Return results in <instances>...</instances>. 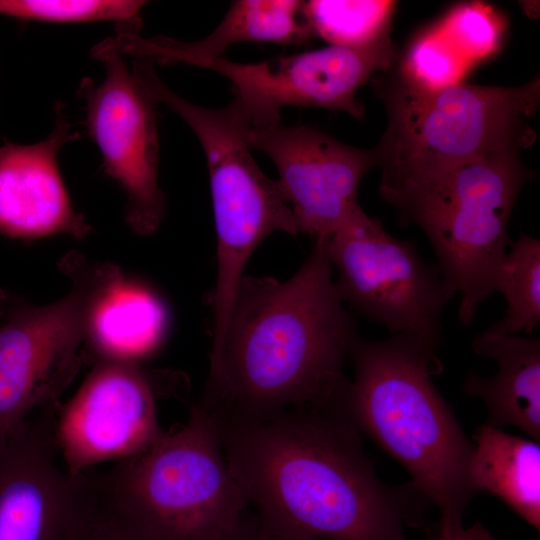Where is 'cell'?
Masks as SVG:
<instances>
[{
  "label": "cell",
  "instance_id": "8992f818",
  "mask_svg": "<svg viewBox=\"0 0 540 540\" xmlns=\"http://www.w3.org/2000/svg\"><path fill=\"white\" fill-rule=\"evenodd\" d=\"M99 475L144 540H230L249 508L215 419L198 404L179 429Z\"/></svg>",
  "mask_w": 540,
  "mask_h": 540
},
{
  "label": "cell",
  "instance_id": "603a6c76",
  "mask_svg": "<svg viewBox=\"0 0 540 540\" xmlns=\"http://www.w3.org/2000/svg\"><path fill=\"white\" fill-rule=\"evenodd\" d=\"M398 64L396 72L409 84L423 89H440L462 82L470 63L442 30L437 29L417 37Z\"/></svg>",
  "mask_w": 540,
  "mask_h": 540
},
{
  "label": "cell",
  "instance_id": "ac0fdd59",
  "mask_svg": "<svg viewBox=\"0 0 540 540\" xmlns=\"http://www.w3.org/2000/svg\"><path fill=\"white\" fill-rule=\"evenodd\" d=\"M166 327V310L158 296L121 273L91 312L86 356L139 363L157 349Z\"/></svg>",
  "mask_w": 540,
  "mask_h": 540
},
{
  "label": "cell",
  "instance_id": "52a82bcc",
  "mask_svg": "<svg viewBox=\"0 0 540 540\" xmlns=\"http://www.w3.org/2000/svg\"><path fill=\"white\" fill-rule=\"evenodd\" d=\"M147 91L194 132L205 154L217 237V274L208 304L217 322L227 319L245 265L268 235H297L292 210L277 180L260 169L247 142L249 123L232 103L222 108L190 102L170 88L155 70L143 76Z\"/></svg>",
  "mask_w": 540,
  "mask_h": 540
},
{
  "label": "cell",
  "instance_id": "9a60e30c",
  "mask_svg": "<svg viewBox=\"0 0 540 540\" xmlns=\"http://www.w3.org/2000/svg\"><path fill=\"white\" fill-rule=\"evenodd\" d=\"M79 136L58 102L54 127L44 140L0 146L1 234L20 239L57 234L83 238L91 231L74 209L57 161L61 148Z\"/></svg>",
  "mask_w": 540,
  "mask_h": 540
},
{
  "label": "cell",
  "instance_id": "484cf974",
  "mask_svg": "<svg viewBox=\"0 0 540 540\" xmlns=\"http://www.w3.org/2000/svg\"><path fill=\"white\" fill-rule=\"evenodd\" d=\"M230 540H293L276 535L266 529L256 515L247 510Z\"/></svg>",
  "mask_w": 540,
  "mask_h": 540
},
{
  "label": "cell",
  "instance_id": "6da1fadb",
  "mask_svg": "<svg viewBox=\"0 0 540 540\" xmlns=\"http://www.w3.org/2000/svg\"><path fill=\"white\" fill-rule=\"evenodd\" d=\"M218 425V424H217ZM228 467L260 523L293 540H407L429 503L376 474L346 394L248 423L218 425Z\"/></svg>",
  "mask_w": 540,
  "mask_h": 540
},
{
  "label": "cell",
  "instance_id": "4316f807",
  "mask_svg": "<svg viewBox=\"0 0 540 540\" xmlns=\"http://www.w3.org/2000/svg\"><path fill=\"white\" fill-rule=\"evenodd\" d=\"M436 540H497L480 522L465 528L463 524L439 527Z\"/></svg>",
  "mask_w": 540,
  "mask_h": 540
},
{
  "label": "cell",
  "instance_id": "7a4b0ae2",
  "mask_svg": "<svg viewBox=\"0 0 540 540\" xmlns=\"http://www.w3.org/2000/svg\"><path fill=\"white\" fill-rule=\"evenodd\" d=\"M324 241L287 281L243 276L225 330L211 347L198 405L218 425L248 423L343 397L344 365L359 337Z\"/></svg>",
  "mask_w": 540,
  "mask_h": 540
},
{
  "label": "cell",
  "instance_id": "30bf717a",
  "mask_svg": "<svg viewBox=\"0 0 540 540\" xmlns=\"http://www.w3.org/2000/svg\"><path fill=\"white\" fill-rule=\"evenodd\" d=\"M91 55L103 65L105 75L100 83L85 77L79 84L85 125L106 174L125 194L127 224L136 233L149 235L165 212L159 186L157 102L128 68L114 38L96 44Z\"/></svg>",
  "mask_w": 540,
  "mask_h": 540
},
{
  "label": "cell",
  "instance_id": "277c9868",
  "mask_svg": "<svg viewBox=\"0 0 540 540\" xmlns=\"http://www.w3.org/2000/svg\"><path fill=\"white\" fill-rule=\"evenodd\" d=\"M394 70V69H393ZM393 70L372 79L387 127L374 148L379 190L431 178L503 149H526L540 102V78L513 86L459 82L423 89Z\"/></svg>",
  "mask_w": 540,
  "mask_h": 540
},
{
  "label": "cell",
  "instance_id": "d6986e66",
  "mask_svg": "<svg viewBox=\"0 0 540 540\" xmlns=\"http://www.w3.org/2000/svg\"><path fill=\"white\" fill-rule=\"evenodd\" d=\"M470 479L477 493L499 498L540 529V445L484 423L474 435Z\"/></svg>",
  "mask_w": 540,
  "mask_h": 540
},
{
  "label": "cell",
  "instance_id": "9c48e42d",
  "mask_svg": "<svg viewBox=\"0 0 540 540\" xmlns=\"http://www.w3.org/2000/svg\"><path fill=\"white\" fill-rule=\"evenodd\" d=\"M323 241L344 303L438 355L443 312L456 294L415 242L395 238L362 208Z\"/></svg>",
  "mask_w": 540,
  "mask_h": 540
},
{
  "label": "cell",
  "instance_id": "44dd1931",
  "mask_svg": "<svg viewBox=\"0 0 540 540\" xmlns=\"http://www.w3.org/2000/svg\"><path fill=\"white\" fill-rule=\"evenodd\" d=\"M304 14L313 33L329 45L365 47L391 34L394 1H304Z\"/></svg>",
  "mask_w": 540,
  "mask_h": 540
},
{
  "label": "cell",
  "instance_id": "4fadbf2b",
  "mask_svg": "<svg viewBox=\"0 0 540 540\" xmlns=\"http://www.w3.org/2000/svg\"><path fill=\"white\" fill-rule=\"evenodd\" d=\"M251 149L274 163L299 233L326 238L361 207V179L378 166L375 149L344 144L314 127L277 124L247 131Z\"/></svg>",
  "mask_w": 540,
  "mask_h": 540
},
{
  "label": "cell",
  "instance_id": "2e32d148",
  "mask_svg": "<svg viewBox=\"0 0 540 540\" xmlns=\"http://www.w3.org/2000/svg\"><path fill=\"white\" fill-rule=\"evenodd\" d=\"M304 1L236 0L216 28L206 37L185 42L166 36L143 37L140 30L119 28L114 37L124 55L147 58L160 65L223 57L226 50L244 42L299 45L313 33L304 14Z\"/></svg>",
  "mask_w": 540,
  "mask_h": 540
},
{
  "label": "cell",
  "instance_id": "3957f363",
  "mask_svg": "<svg viewBox=\"0 0 540 540\" xmlns=\"http://www.w3.org/2000/svg\"><path fill=\"white\" fill-rule=\"evenodd\" d=\"M348 409L361 432L395 459L410 484L440 512V526L463 524L476 495L470 479L473 443L432 376L442 364L403 336L354 342Z\"/></svg>",
  "mask_w": 540,
  "mask_h": 540
},
{
  "label": "cell",
  "instance_id": "8fae6325",
  "mask_svg": "<svg viewBox=\"0 0 540 540\" xmlns=\"http://www.w3.org/2000/svg\"><path fill=\"white\" fill-rule=\"evenodd\" d=\"M400 56L391 35L365 47L329 45L321 49L240 63L224 57L192 63L227 78L232 104L251 128L280 124L284 107L365 115L356 92L376 73L393 70Z\"/></svg>",
  "mask_w": 540,
  "mask_h": 540
},
{
  "label": "cell",
  "instance_id": "7402d4cb",
  "mask_svg": "<svg viewBox=\"0 0 540 540\" xmlns=\"http://www.w3.org/2000/svg\"><path fill=\"white\" fill-rule=\"evenodd\" d=\"M146 1L136 0H0V15L52 23L111 21L116 26L141 24Z\"/></svg>",
  "mask_w": 540,
  "mask_h": 540
},
{
  "label": "cell",
  "instance_id": "cb8c5ba5",
  "mask_svg": "<svg viewBox=\"0 0 540 540\" xmlns=\"http://www.w3.org/2000/svg\"><path fill=\"white\" fill-rule=\"evenodd\" d=\"M66 540H144L127 521L97 475L78 476L75 511Z\"/></svg>",
  "mask_w": 540,
  "mask_h": 540
},
{
  "label": "cell",
  "instance_id": "d4e9b609",
  "mask_svg": "<svg viewBox=\"0 0 540 540\" xmlns=\"http://www.w3.org/2000/svg\"><path fill=\"white\" fill-rule=\"evenodd\" d=\"M440 29L468 63L496 52L502 36V24L495 12L480 3L455 7Z\"/></svg>",
  "mask_w": 540,
  "mask_h": 540
},
{
  "label": "cell",
  "instance_id": "e0dca14e",
  "mask_svg": "<svg viewBox=\"0 0 540 540\" xmlns=\"http://www.w3.org/2000/svg\"><path fill=\"white\" fill-rule=\"evenodd\" d=\"M472 350L497 364L494 375L483 377L473 371L463 385L466 395L484 403L486 423L517 427L539 442L540 339L486 329L474 338Z\"/></svg>",
  "mask_w": 540,
  "mask_h": 540
},
{
  "label": "cell",
  "instance_id": "5bb4252c",
  "mask_svg": "<svg viewBox=\"0 0 540 540\" xmlns=\"http://www.w3.org/2000/svg\"><path fill=\"white\" fill-rule=\"evenodd\" d=\"M53 412L0 438V540H66L78 493L53 436Z\"/></svg>",
  "mask_w": 540,
  "mask_h": 540
},
{
  "label": "cell",
  "instance_id": "ffe728a7",
  "mask_svg": "<svg viewBox=\"0 0 540 540\" xmlns=\"http://www.w3.org/2000/svg\"><path fill=\"white\" fill-rule=\"evenodd\" d=\"M507 302L504 316L487 330L497 334H531L540 324V241L521 232L510 242L501 263L495 292Z\"/></svg>",
  "mask_w": 540,
  "mask_h": 540
},
{
  "label": "cell",
  "instance_id": "7c38bea8",
  "mask_svg": "<svg viewBox=\"0 0 540 540\" xmlns=\"http://www.w3.org/2000/svg\"><path fill=\"white\" fill-rule=\"evenodd\" d=\"M161 375L138 362L103 359L54 414V441L66 471L78 476L95 465L122 461L150 447L164 432L156 401Z\"/></svg>",
  "mask_w": 540,
  "mask_h": 540
},
{
  "label": "cell",
  "instance_id": "ba28073f",
  "mask_svg": "<svg viewBox=\"0 0 540 540\" xmlns=\"http://www.w3.org/2000/svg\"><path fill=\"white\" fill-rule=\"evenodd\" d=\"M71 279L60 300L36 306L0 291V438L39 412H56L86 356L91 312L121 270L72 252L60 262Z\"/></svg>",
  "mask_w": 540,
  "mask_h": 540
},
{
  "label": "cell",
  "instance_id": "5b68a950",
  "mask_svg": "<svg viewBox=\"0 0 540 540\" xmlns=\"http://www.w3.org/2000/svg\"><path fill=\"white\" fill-rule=\"evenodd\" d=\"M521 150L503 149L443 174L379 190L405 224L427 237L437 267L460 296L468 326L492 293L511 240L508 223L523 187L535 176Z\"/></svg>",
  "mask_w": 540,
  "mask_h": 540
}]
</instances>
